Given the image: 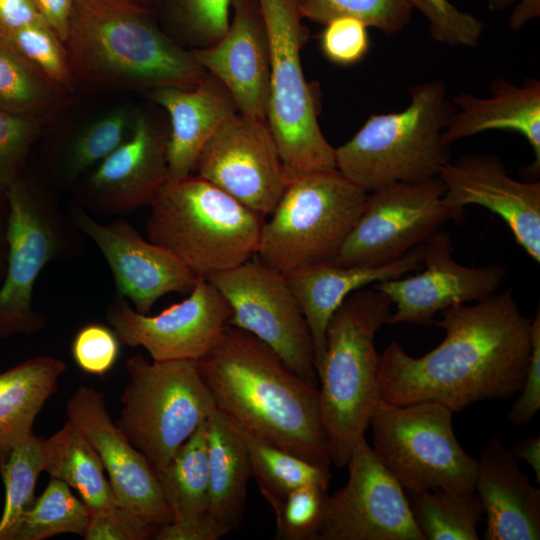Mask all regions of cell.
Listing matches in <instances>:
<instances>
[{"label": "cell", "instance_id": "obj_35", "mask_svg": "<svg viewBox=\"0 0 540 540\" xmlns=\"http://www.w3.org/2000/svg\"><path fill=\"white\" fill-rule=\"evenodd\" d=\"M91 514L65 482L52 478L24 513L12 540H43L58 534L84 536Z\"/></svg>", "mask_w": 540, "mask_h": 540}, {"label": "cell", "instance_id": "obj_3", "mask_svg": "<svg viewBox=\"0 0 540 540\" xmlns=\"http://www.w3.org/2000/svg\"><path fill=\"white\" fill-rule=\"evenodd\" d=\"M64 45L73 90L90 94L195 87L206 71L129 0H76Z\"/></svg>", "mask_w": 540, "mask_h": 540}, {"label": "cell", "instance_id": "obj_53", "mask_svg": "<svg viewBox=\"0 0 540 540\" xmlns=\"http://www.w3.org/2000/svg\"><path fill=\"white\" fill-rule=\"evenodd\" d=\"M491 10L502 11L516 3L517 0H485Z\"/></svg>", "mask_w": 540, "mask_h": 540}, {"label": "cell", "instance_id": "obj_31", "mask_svg": "<svg viewBox=\"0 0 540 540\" xmlns=\"http://www.w3.org/2000/svg\"><path fill=\"white\" fill-rule=\"evenodd\" d=\"M207 420L178 448L164 468L155 470L163 497L172 511V520L208 513Z\"/></svg>", "mask_w": 540, "mask_h": 540}, {"label": "cell", "instance_id": "obj_50", "mask_svg": "<svg viewBox=\"0 0 540 540\" xmlns=\"http://www.w3.org/2000/svg\"><path fill=\"white\" fill-rule=\"evenodd\" d=\"M515 456L523 459L534 471L536 481L540 482V437H526L519 440L512 449Z\"/></svg>", "mask_w": 540, "mask_h": 540}, {"label": "cell", "instance_id": "obj_46", "mask_svg": "<svg viewBox=\"0 0 540 540\" xmlns=\"http://www.w3.org/2000/svg\"><path fill=\"white\" fill-rule=\"evenodd\" d=\"M507 419L514 426L527 424L540 408V311L531 322V356L529 368Z\"/></svg>", "mask_w": 540, "mask_h": 540}, {"label": "cell", "instance_id": "obj_54", "mask_svg": "<svg viewBox=\"0 0 540 540\" xmlns=\"http://www.w3.org/2000/svg\"><path fill=\"white\" fill-rule=\"evenodd\" d=\"M129 1H132L134 3H137L141 6H144L150 9V6L154 3H157L159 0H129Z\"/></svg>", "mask_w": 540, "mask_h": 540}, {"label": "cell", "instance_id": "obj_36", "mask_svg": "<svg viewBox=\"0 0 540 540\" xmlns=\"http://www.w3.org/2000/svg\"><path fill=\"white\" fill-rule=\"evenodd\" d=\"M42 471L41 438L31 433L14 447L0 471L5 486L0 540H12L19 521L36 499L34 489Z\"/></svg>", "mask_w": 540, "mask_h": 540}, {"label": "cell", "instance_id": "obj_30", "mask_svg": "<svg viewBox=\"0 0 540 540\" xmlns=\"http://www.w3.org/2000/svg\"><path fill=\"white\" fill-rule=\"evenodd\" d=\"M135 115L115 108L81 127L50 154V178L55 186L77 184L129 136Z\"/></svg>", "mask_w": 540, "mask_h": 540}, {"label": "cell", "instance_id": "obj_47", "mask_svg": "<svg viewBox=\"0 0 540 540\" xmlns=\"http://www.w3.org/2000/svg\"><path fill=\"white\" fill-rule=\"evenodd\" d=\"M229 532L209 513L196 517L172 520L159 526L153 536L156 540H218Z\"/></svg>", "mask_w": 540, "mask_h": 540}, {"label": "cell", "instance_id": "obj_7", "mask_svg": "<svg viewBox=\"0 0 540 540\" xmlns=\"http://www.w3.org/2000/svg\"><path fill=\"white\" fill-rule=\"evenodd\" d=\"M367 194L336 168L296 177L264 221L255 256L285 276L332 263Z\"/></svg>", "mask_w": 540, "mask_h": 540}, {"label": "cell", "instance_id": "obj_33", "mask_svg": "<svg viewBox=\"0 0 540 540\" xmlns=\"http://www.w3.org/2000/svg\"><path fill=\"white\" fill-rule=\"evenodd\" d=\"M228 422L242 439L252 475L270 506L289 491L302 486L315 485L328 489L330 469L314 465Z\"/></svg>", "mask_w": 540, "mask_h": 540}, {"label": "cell", "instance_id": "obj_37", "mask_svg": "<svg viewBox=\"0 0 540 540\" xmlns=\"http://www.w3.org/2000/svg\"><path fill=\"white\" fill-rule=\"evenodd\" d=\"M297 3L303 19L325 24L349 16L386 35L402 31L412 15L406 0H297Z\"/></svg>", "mask_w": 540, "mask_h": 540}, {"label": "cell", "instance_id": "obj_29", "mask_svg": "<svg viewBox=\"0 0 540 540\" xmlns=\"http://www.w3.org/2000/svg\"><path fill=\"white\" fill-rule=\"evenodd\" d=\"M43 471L74 488L91 516L120 505L99 455L68 420L47 439H41Z\"/></svg>", "mask_w": 540, "mask_h": 540}, {"label": "cell", "instance_id": "obj_27", "mask_svg": "<svg viewBox=\"0 0 540 540\" xmlns=\"http://www.w3.org/2000/svg\"><path fill=\"white\" fill-rule=\"evenodd\" d=\"M65 371L61 359L39 356L0 373V471L14 447L33 433L35 418Z\"/></svg>", "mask_w": 540, "mask_h": 540}, {"label": "cell", "instance_id": "obj_48", "mask_svg": "<svg viewBox=\"0 0 540 540\" xmlns=\"http://www.w3.org/2000/svg\"><path fill=\"white\" fill-rule=\"evenodd\" d=\"M42 22L33 0H0V35Z\"/></svg>", "mask_w": 540, "mask_h": 540}, {"label": "cell", "instance_id": "obj_6", "mask_svg": "<svg viewBox=\"0 0 540 540\" xmlns=\"http://www.w3.org/2000/svg\"><path fill=\"white\" fill-rule=\"evenodd\" d=\"M149 206L148 240L204 279L255 255L265 221L197 175L166 181Z\"/></svg>", "mask_w": 540, "mask_h": 540}, {"label": "cell", "instance_id": "obj_26", "mask_svg": "<svg viewBox=\"0 0 540 540\" xmlns=\"http://www.w3.org/2000/svg\"><path fill=\"white\" fill-rule=\"evenodd\" d=\"M490 97H476L460 92L450 99L454 110L443 140L455 141L489 130H503L522 135L530 144L534 160L528 168L532 176L540 172V82L529 78L515 85L496 77L489 86Z\"/></svg>", "mask_w": 540, "mask_h": 540}, {"label": "cell", "instance_id": "obj_13", "mask_svg": "<svg viewBox=\"0 0 540 540\" xmlns=\"http://www.w3.org/2000/svg\"><path fill=\"white\" fill-rule=\"evenodd\" d=\"M444 193L445 186L438 176L368 192L362 213L332 263L379 266L422 245L452 220Z\"/></svg>", "mask_w": 540, "mask_h": 540}, {"label": "cell", "instance_id": "obj_23", "mask_svg": "<svg viewBox=\"0 0 540 540\" xmlns=\"http://www.w3.org/2000/svg\"><path fill=\"white\" fill-rule=\"evenodd\" d=\"M475 491L486 514V540L540 539V490L522 472L512 449L497 436L477 460Z\"/></svg>", "mask_w": 540, "mask_h": 540}, {"label": "cell", "instance_id": "obj_18", "mask_svg": "<svg viewBox=\"0 0 540 540\" xmlns=\"http://www.w3.org/2000/svg\"><path fill=\"white\" fill-rule=\"evenodd\" d=\"M450 235L438 230L422 244L424 271L374 284L395 304L388 324L431 325L440 311L495 293L506 276L501 265L467 267L453 257Z\"/></svg>", "mask_w": 540, "mask_h": 540}, {"label": "cell", "instance_id": "obj_32", "mask_svg": "<svg viewBox=\"0 0 540 540\" xmlns=\"http://www.w3.org/2000/svg\"><path fill=\"white\" fill-rule=\"evenodd\" d=\"M69 100L68 91L46 78L0 35V110L47 122Z\"/></svg>", "mask_w": 540, "mask_h": 540}, {"label": "cell", "instance_id": "obj_15", "mask_svg": "<svg viewBox=\"0 0 540 540\" xmlns=\"http://www.w3.org/2000/svg\"><path fill=\"white\" fill-rule=\"evenodd\" d=\"M194 171L263 217L273 212L287 185L267 120L239 112L207 141Z\"/></svg>", "mask_w": 540, "mask_h": 540}, {"label": "cell", "instance_id": "obj_10", "mask_svg": "<svg viewBox=\"0 0 540 540\" xmlns=\"http://www.w3.org/2000/svg\"><path fill=\"white\" fill-rule=\"evenodd\" d=\"M126 369L129 382L116 424L155 470L162 469L216 410L215 400L196 361L149 362L135 355Z\"/></svg>", "mask_w": 540, "mask_h": 540}, {"label": "cell", "instance_id": "obj_28", "mask_svg": "<svg viewBox=\"0 0 540 540\" xmlns=\"http://www.w3.org/2000/svg\"><path fill=\"white\" fill-rule=\"evenodd\" d=\"M207 434L208 513L230 533L243 520L251 465L242 439L217 408L207 420Z\"/></svg>", "mask_w": 540, "mask_h": 540}, {"label": "cell", "instance_id": "obj_11", "mask_svg": "<svg viewBox=\"0 0 540 540\" xmlns=\"http://www.w3.org/2000/svg\"><path fill=\"white\" fill-rule=\"evenodd\" d=\"M453 413L434 401L395 405L379 400L369 423L372 448L407 492L475 490L477 459L458 442Z\"/></svg>", "mask_w": 540, "mask_h": 540}, {"label": "cell", "instance_id": "obj_51", "mask_svg": "<svg viewBox=\"0 0 540 540\" xmlns=\"http://www.w3.org/2000/svg\"><path fill=\"white\" fill-rule=\"evenodd\" d=\"M509 18L511 29H521L529 20L536 18L540 13V0H517ZM516 1V2H517Z\"/></svg>", "mask_w": 540, "mask_h": 540}, {"label": "cell", "instance_id": "obj_41", "mask_svg": "<svg viewBox=\"0 0 540 540\" xmlns=\"http://www.w3.org/2000/svg\"><path fill=\"white\" fill-rule=\"evenodd\" d=\"M428 21L430 35L450 47H474L479 44L484 25L474 15L459 10L449 0H406Z\"/></svg>", "mask_w": 540, "mask_h": 540}, {"label": "cell", "instance_id": "obj_39", "mask_svg": "<svg viewBox=\"0 0 540 540\" xmlns=\"http://www.w3.org/2000/svg\"><path fill=\"white\" fill-rule=\"evenodd\" d=\"M327 490L308 485L286 493L271 507L276 519V539L318 540L323 525Z\"/></svg>", "mask_w": 540, "mask_h": 540}, {"label": "cell", "instance_id": "obj_45", "mask_svg": "<svg viewBox=\"0 0 540 540\" xmlns=\"http://www.w3.org/2000/svg\"><path fill=\"white\" fill-rule=\"evenodd\" d=\"M158 527L122 507L91 516L85 540H146L153 538Z\"/></svg>", "mask_w": 540, "mask_h": 540}, {"label": "cell", "instance_id": "obj_1", "mask_svg": "<svg viewBox=\"0 0 540 540\" xmlns=\"http://www.w3.org/2000/svg\"><path fill=\"white\" fill-rule=\"evenodd\" d=\"M438 314L434 323L445 338L437 347L412 357L392 341L379 354L381 399L395 405L434 401L457 412L520 391L530 363L532 319L510 289Z\"/></svg>", "mask_w": 540, "mask_h": 540}, {"label": "cell", "instance_id": "obj_17", "mask_svg": "<svg viewBox=\"0 0 540 540\" xmlns=\"http://www.w3.org/2000/svg\"><path fill=\"white\" fill-rule=\"evenodd\" d=\"M77 230L97 246L113 275L116 295L148 314L170 293L189 294L199 277L168 250L143 239L128 221L101 224L78 203L67 212Z\"/></svg>", "mask_w": 540, "mask_h": 540}, {"label": "cell", "instance_id": "obj_38", "mask_svg": "<svg viewBox=\"0 0 540 540\" xmlns=\"http://www.w3.org/2000/svg\"><path fill=\"white\" fill-rule=\"evenodd\" d=\"M2 37L46 78L68 92L73 91L64 42L45 22Z\"/></svg>", "mask_w": 540, "mask_h": 540}, {"label": "cell", "instance_id": "obj_4", "mask_svg": "<svg viewBox=\"0 0 540 540\" xmlns=\"http://www.w3.org/2000/svg\"><path fill=\"white\" fill-rule=\"evenodd\" d=\"M391 301L371 287L351 293L332 315L322 362L317 369L318 400L330 439L333 464L346 467L355 446L365 439L381 399L377 380V331L388 324Z\"/></svg>", "mask_w": 540, "mask_h": 540}, {"label": "cell", "instance_id": "obj_42", "mask_svg": "<svg viewBox=\"0 0 540 540\" xmlns=\"http://www.w3.org/2000/svg\"><path fill=\"white\" fill-rule=\"evenodd\" d=\"M46 122L0 110V192L22 176L33 143Z\"/></svg>", "mask_w": 540, "mask_h": 540}, {"label": "cell", "instance_id": "obj_20", "mask_svg": "<svg viewBox=\"0 0 540 540\" xmlns=\"http://www.w3.org/2000/svg\"><path fill=\"white\" fill-rule=\"evenodd\" d=\"M438 177L445 186L444 203L455 223L464 209L479 205L507 224L517 244L540 262V182L512 178L496 155L471 153L448 162Z\"/></svg>", "mask_w": 540, "mask_h": 540}, {"label": "cell", "instance_id": "obj_19", "mask_svg": "<svg viewBox=\"0 0 540 540\" xmlns=\"http://www.w3.org/2000/svg\"><path fill=\"white\" fill-rule=\"evenodd\" d=\"M66 412L99 455L118 503L156 527L172 521L154 467L113 422L103 393L78 388L68 399Z\"/></svg>", "mask_w": 540, "mask_h": 540}, {"label": "cell", "instance_id": "obj_43", "mask_svg": "<svg viewBox=\"0 0 540 540\" xmlns=\"http://www.w3.org/2000/svg\"><path fill=\"white\" fill-rule=\"evenodd\" d=\"M121 341L112 327L101 323L83 325L74 335L71 355L85 373L102 377L116 364Z\"/></svg>", "mask_w": 540, "mask_h": 540}, {"label": "cell", "instance_id": "obj_8", "mask_svg": "<svg viewBox=\"0 0 540 540\" xmlns=\"http://www.w3.org/2000/svg\"><path fill=\"white\" fill-rule=\"evenodd\" d=\"M270 51L267 122L282 160L286 184L315 170L336 168L318 122L315 90L306 80L301 49L309 32L297 0H258Z\"/></svg>", "mask_w": 540, "mask_h": 540}, {"label": "cell", "instance_id": "obj_44", "mask_svg": "<svg viewBox=\"0 0 540 540\" xmlns=\"http://www.w3.org/2000/svg\"><path fill=\"white\" fill-rule=\"evenodd\" d=\"M319 47L324 57L338 66L359 63L370 50L368 26L361 20L342 16L324 24Z\"/></svg>", "mask_w": 540, "mask_h": 540}, {"label": "cell", "instance_id": "obj_22", "mask_svg": "<svg viewBox=\"0 0 540 540\" xmlns=\"http://www.w3.org/2000/svg\"><path fill=\"white\" fill-rule=\"evenodd\" d=\"M232 10L229 27L219 41L190 51L226 87L239 113L267 120L270 51L258 0H233Z\"/></svg>", "mask_w": 540, "mask_h": 540}, {"label": "cell", "instance_id": "obj_24", "mask_svg": "<svg viewBox=\"0 0 540 540\" xmlns=\"http://www.w3.org/2000/svg\"><path fill=\"white\" fill-rule=\"evenodd\" d=\"M150 92L151 99L167 111L170 119L167 181L182 180L194 171L212 135L238 113L237 106L226 87L208 72L193 88L163 87Z\"/></svg>", "mask_w": 540, "mask_h": 540}, {"label": "cell", "instance_id": "obj_16", "mask_svg": "<svg viewBox=\"0 0 540 540\" xmlns=\"http://www.w3.org/2000/svg\"><path fill=\"white\" fill-rule=\"evenodd\" d=\"M231 309L218 289L199 278L189 296L157 315L141 314L116 295L106 318L122 344L143 347L153 361L202 358L229 324Z\"/></svg>", "mask_w": 540, "mask_h": 540}, {"label": "cell", "instance_id": "obj_21", "mask_svg": "<svg viewBox=\"0 0 540 540\" xmlns=\"http://www.w3.org/2000/svg\"><path fill=\"white\" fill-rule=\"evenodd\" d=\"M167 137L147 116L136 114L126 140L86 174L80 190L85 207L123 216L150 205L168 178Z\"/></svg>", "mask_w": 540, "mask_h": 540}, {"label": "cell", "instance_id": "obj_2", "mask_svg": "<svg viewBox=\"0 0 540 540\" xmlns=\"http://www.w3.org/2000/svg\"><path fill=\"white\" fill-rule=\"evenodd\" d=\"M196 364L228 421L330 469L332 447L320 415L318 386L295 373L266 343L228 324Z\"/></svg>", "mask_w": 540, "mask_h": 540}, {"label": "cell", "instance_id": "obj_9", "mask_svg": "<svg viewBox=\"0 0 540 540\" xmlns=\"http://www.w3.org/2000/svg\"><path fill=\"white\" fill-rule=\"evenodd\" d=\"M6 269L0 284V337L33 333L44 319L34 310L35 283L45 266L82 253L81 233L51 189L21 176L5 192Z\"/></svg>", "mask_w": 540, "mask_h": 540}, {"label": "cell", "instance_id": "obj_40", "mask_svg": "<svg viewBox=\"0 0 540 540\" xmlns=\"http://www.w3.org/2000/svg\"><path fill=\"white\" fill-rule=\"evenodd\" d=\"M233 0H167L169 15L192 49L215 44L226 33Z\"/></svg>", "mask_w": 540, "mask_h": 540}, {"label": "cell", "instance_id": "obj_49", "mask_svg": "<svg viewBox=\"0 0 540 540\" xmlns=\"http://www.w3.org/2000/svg\"><path fill=\"white\" fill-rule=\"evenodd\" d=\"M76 0H33L47 25L64 42Z\"/></svg>", "mask_w": 540, "mask_h": 540}, {"label": "cell", "instance_id": "obj_14", "mask_svg": "<svg viewBox=\"0 0 540 540\" xmlns=\"http://www.w3.org/2000/svg\"><path fill=\"white\" fill-rule=\"evenodd\" d=\"M346 467L347 483L327 496L318 540H425L404 489L365 439Z\"/></svg>", "mask_w": 540, "mask_h": 540}, {"label": "cell", "instance_id": "obj_12", "mask_svg": "<svg viewBox=\"0 0 540 540\" xmlns=\"http://www.w3.org/2000/svg\"><path fill=\"white\" fill-rule=\"evenodd\" d=\"M205 279L227 301L229 325L256 336L295 373L318 386L308 325L284 274L255 256Z\"/></svg>", "mask_w": 540, "mask_h": 540}, {"label": "cell", "instance_id": "obj_5", "mask_svg": "<svg viewBox=\"0 0 540 540\" xmlns=\"http://www.w3.org/2000/svg\"><path fill=\"white\" fill-rule=\"evenodd\" d=\"M409 94L403 110L370 115L351 139L335 148L336 169L367 193L437 177L451 161L443 131L454 106L445 82L417 84Z\"/></svg>", "mask_w": 540, "mask_h": 540}, {"label": "cell", "instance_id": "obj_25", "mask_svg": "<svg viewBox=\"0 0 540 540\" xmlns=\"http://www.w3.org/2000/svg\"><path fill=\"white\" fill-rule=\"evenodd\" d=\"M421 264L422 245H419L402 257L379 266L346 267L326 263L286 275L308 325L316 371L324 355L329 321L342 302L356 290L402 277L419 269Z\"/></svg>", "mask_w": 540, "mask_h": 540}, {"label": "cell", "instance_id": "obj_34", "mask_svg": "<svg viewBox=\"0 0 540 540\" xmlns=\"http://www.w3.org/2000/svg\"><path fill=\"white\" fill-rule=\"evenodd\" d=\"M425 540H477L484 508L476 491L433 489L406 494Z\"/></svg>", "mask_w": 540, "mask_h": 540}, {"label": "cell", "instance_id": "obj_52", "mask_svg": "<svg viewBox=\"0 0 540 540\" xmlns=\"http://www.w3.org/2000/svg\"><path fill=\"white\" fill-rule=\"evenodd\" d=\"M7 218H8V204L6 195L0 192V284L3 280L6 269V257H7Z\"/></svg>", "mask_w": 540, "mask_h": 540}]
</instances>
